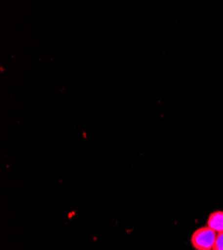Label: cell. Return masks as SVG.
<instances>
[{"label":"cell","instance_id":"1","mask_svg":"<svg viewBox=\"0 0 223 250\" xmlns=\"http://www.w3.org/2000/svg\"><path fill=\"white\" fill-rule=\"evenodd\" d=\"M217 238V233L210 227L202 226L193 232L191 244L195 250H212Z\"/></svg>","mask_w":223,"mask_h":250},{"label":"cell","instance_id":"3","mask_svg":"<svg viewBox=\"0 0 223 250\" xmlns=\"http://www.w3.org/2000/svg\"><path fill=\"white\" fill-rule=\"evenodd\" d=\"M212 250H223V232L217 234V238Z\"/></svg>","mask_w":223,"mask_h":250},{"label":"cell","instance_id":"2","mask_svg":"<svg viewBox=\"0 0 223 250\" xmlns=\"http://www.w3.org/2000/svg\"><path fill=\"white\" fill-rule=\"evenodd\" d=\"M207 226L217 234L223 232V211L216 210L209 214L207 218Z\"/></svg>","mask_w":223,"mask_h":250}]
</instances>
